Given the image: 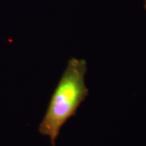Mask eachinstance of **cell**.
Segmentation results:
<instances>
[{"label":"cell","instance_id":"2","mask_svg":"<svg viewBox=\"0 0 146 146\" xmlns=\"http://www.w3.org/2000/svg\"><path fill=\"white\" fill-rule=\"evenodd\" d=\"M144 8L146 10V0H144Z\"/></svg>","mask_w":146,"mask_h":146},{"label":"cell","instance_id":"1","mask_svg":"<svg viewBox=\"0 0 146 146\" xmlns=\"http://www.w3.org/2000/svg\"><path fill=\"white\" fill-rule=\"evenodd\" d=\"M87 70L85 60L70 58L53 93L39 126V132L50 137L52 146H56L62 128L76 116L78 108L88 96L89 89L85 82Z\"/></svg>","mask_w":146,"mask_h":146}]
</instances>
